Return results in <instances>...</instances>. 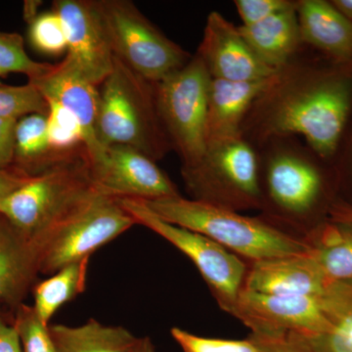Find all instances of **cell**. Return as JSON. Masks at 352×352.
<instances>
[{
	"label": "cell",
	"mask_w": 352,
	"mask_h": 352,
	"mask_svg": "<svg viewBox=\"0 0 352 352\" xmlns=\"http://www.w3.org/2000/svg\"><path fill=\"white\" fill-rule=\"evenodd\" d=\"M312 51L278 69L245 117L241 135L252 145L302 136L333 164L352 120V62Z\"/></svg>",
	"instance_id": "obj_1"
},
{
	"label": "cell",
	"mask_w": 352,
	"mask_h": 352,
	"mask_svg": "<svg viewBox=\"0 0 352 352\" xmlns=\"http://www.w3.org/2000/svg\"><path fill=\"white\" fill-rule=\"evenodd\" d=\"M265 144L271 145L267 154L259 157L263 217L303 238L329 219L339 199L335 168L308 147L298 149L281 139Z\"/></svg>",
	"instance_id": "obj_2"
},
{
	"label": "cell",
	"mask_w": 352,
	"mask_h": 352,
	"mask_svg": "<svg viewBox=\"0 0 352 352\" xmlns=\"http://www.w3.org/2000/svg\"><path fill=\"white\" fill-rule=\"evenodd\" d=\"M144 203L162 219L201 234L250 263L307 252L303 238L264 217H245L182 195Z\"/></svg>",
	"instance_id": "obj_3"
},
{
	"label": "cell",
	"mask_w": 352,
	"mask_h": 352,
	"mask_svg": "<svg viewBox=\"0 0 352 352\" xmlns=\"http://www.w3.org/2000/svg\"><path fill=\"white\" fill-rule=\"evenodd\" d=\"M98 192L82 146L2 199L0 217L34 243Z\"/></svg>",
	"instance_id": "obj_4"
},
{
	"label": "cell",
	"mask_w": 352,
	"mask_h": 352,
	"mask_svg": "<svg viewBox=\"0 0 352 352\" xmlns=\"http://www.w3.org/2000/svg\"><path fill=\"white\" fill-rule=\"evenodd\" d=\"M96 133L105 149L129 146L155 162L173 149L157 110L156 83L115 56L112 73L99 88Z\"/></svg>",
	"instance_id": "obj_5"
},
{
	"label": "cell",
	"mask_w": 352,
	"mask_h": 352,
	"mask_svg": "<svg viewBox=\"0 0 352 352\" xmlns=\"http://www.w3.org/2000/svg\"><path fill=\"white\" fill-rule=\"evenodd\" d=\"M182 173L192 200L237 212L263 210L259 156L242 135L210 141L200 161Z\"/></svg>",
	"instance_id": "obj_6"
},
{
	"label": "cell",
	"mask_w": 352,
	"mask_h": 352,
	"mask_svg": "<svg viewBox=\"0 0 352 352\" xmlns=\"http://www.w3.org/2000/svg\"><path fill=\"white\" fill-rule=\"evenodd\" d=\"M135 224L118 199L98 192L34 243L39 273L52 275L69 263L90 258Z\"/></svg>",
	"instance_id": "obj_7"
},
{
	"label": "cell",
	"mask_w": 352,
	"mask_h": 352,
	"mask_svg": "<svg viewBox=\"0 0 352 352\" xmlns=\"http://www.w3.org/2000/svg\"><path fill=\"white\" fill-rule=\"evenodd\" d=\"M113 56L153 83L183 68L191 55L160 31L129 0H97Z\"/></svg>",
	"instance_id": "obj_8"
},
{
	"label": "cell",
	"mask_w": 352,
	"mask_h": 352,
	"mask_svg": "<svg viewBox=\"0 0 352 352\" xmlns=\"http://www.w3.org/2000/svg\"><path fill=\"white\" fill-rule=\"evenodd\" d=\"M212 76L198 55L156 83L157 110L182 168L200 161L207 148L208 92Z\"/></svg>",
	"instance_id": "obj_9"
},
{
	"label": "cell",
	"mask_w": 352,
	"mask_h": 352,
	"mask_svg": "<svg viewBox=\"0 0 352 352\" xmlns=\"http://www.w3.org/2000/svg\"><path fill=\"white\" fill-rule=\"evenodd\" d=\"M118 200L136 223L150 229L183 252L196 266L219 307L232 314L247 274L248 264L242 258L201 234L162 219L144 201Z\"/></svg>",
	"instance_id": "obj_10"
},
{
	"label": "cell",
	"mask_w": 352,
	"mask_h": 352,
	"mask_svg": "<svg viewBox=\"0 0 352 352\" xmlns=\"http://www.w3.org/2000/svg\"><path fill=\"white\" fill-rule=\"evenodd\" d=\"M231 315L261 337H314L327 327L324 296H272L243 289Z\"/></svg>",
	"instance_id": "obj_11"
},
{
	"label": "cell",
	"mask_w": 352,
	"mask_h": 352,
	"mask_svg": "<svg viewBox=\"0 0 352 352\" xmlns=\"http://www.w3.org/2000/svg\"><path fill=\"white\" fill-rule=\"evenodd\" d=\"M52 10L66 32L67 60L85 78L100 87L112 73L113 54L97 0H56Z\"/></svg>",
	"instance_id": "obj_12"
},
{
	"label": "cell",
	"mask_w": 352,
	"mask_h": 352,
	"mask_svg": "<svg viewBox=\"0 0 352 352\" xmlns=\"http://www.w3.org/2000/svg\"><path fill=\"white\" fill-rule=\"evenodd\" d=\"M91 173L99 191L112 198L148 201L180 196L154 160L129 146L108 147L105 162Z\"/></svg>",
	"instance_id": "obj_13"
},
{
	"label": "cell",
	"mask_w": 352,
	"mask_h": 352,
	"mask_svg": "<svg viewBox=\"0 0 352 352\" xmlns=\"http://www.w3.org/2000/svg\"><path fill=\"white\" fill-rule=\"evenodd\" d=\"M212 78L230 82L264 80L277 71L263 64L243 38L239 27L217 11L208 14L196 53Z\"/></svg>",
	"instance_id": "obj_14"
},
{
	"label": "cell",
	"mask_w": 352,
	"mask_h": 352,
	"mask_svg": "<svg viewBox=\"0 0 352 352\" xmlns=\"http://www.w3.org/2000/svg\"><path fill=\"white\" fill-rule=\"evenodd\" d=\"M45 99H53L73 113L82 132L83 146L89 157L91 170L99 168L106 159V150L97 138L99 90L88 82L65 58L45 75L30 80Z\"/></svg>",
	"instance_id": "obj_15"
},
{
	"label": "cell",
	"mask_w": 352,
	"mask_h": 352,
	"mask_svg": "<svg viewBox=\"0 0 352 352\" xmlns=\"http://www.w3.org/2000/svg\"><path fill=\"white\" fill-rule=\"evenodd\" d=\"M331 284L307 252L250 263L243 289L272 296H322Z\"/></svg>",
	"instance_id": "obj_16"
},
{
	"label": "cell",
	"mask_w": 352,
	"mask_h": 352,
	"mask_svg": "<svg viewBox=\"0 0 352 352\" xmlns=\"http://www.w3.org/2000/svg\"><path fill=\"white\" fill-rule=\"evenodd\" d=\"M303 45L337 62H352V22L328 0H298Z\"/></svg>",
	"instance_id": "obj_17"
},
{
	"label": "cell",
	"mask_w": 352,
	"mask_h": 352,
	"mask_svg": "<svg viewBox=\"0 0 352 352\" xmlns=\"http://www.w3.org/2000/svg\"><path fill=\"white\" fill-rule=\"evenodd\" d=\"M274 76L254 82L212 78L208 92L207 143L241 135L245 117Z\"/></svg>",
	"instance_id": "obj_18"
},
{
	"label": "cell",
	"mask_w": 352,
	"mask_h": 352,
	"mask_svg": "<svg viewBox=\"0 0 352 352\" xmlns=\"http://www.w3.org/2000/svg\"><path fill=\"white\" fill-rule=\"evenodd\" d=\"M38 273L36 245L0 217V302L17 310Z\"/></svg>",
	"instance_id": "obj_19"
},
{
	"label": "cell",
	"mask_w": 352,
	"mask_h": 352,
	"mask_svg": "<svg viewBox=\"0 0 352 352\" xmlns=\"http://www.w3.org/2000/svg\"><path fill=\"white\" fill-rule=\"evenodd\" d=\"M239 30L258 59L275 71L288 65L303 46L296 8Z\"/></svg>",
	"instance_id": "obj_20"
},
{
	"label": "cell",
	"mask_w": 352,
	"mask_h": 352,
	"mask_svg": "<svg viewBox=\"0 0 352 352\" xmlns=\"http://www.w3.org/2000/svg\"><path fill=\"white\" fill-rule=\"evenodd\" d=\"M307 254L332 283H352V222L329 219L303 236Z\"/></svg>",
	"instance_id": "obj_21"
},
{
	"label": "cell",
	"mask_w": 352,
	"mask_h": 352,
	"mask_svg": "<svg viewBox=\"0 0 352 352\" xmlns=\"http://www.w3.org/2000/svg\"><path fill=\"white\" fill-rule=\"evenodd\" d=\"M50 331L56 352H131L138 340L122 326L95 319L76 327L54 324Z\"/></svg>",
	"instance_id": "obj_22"
},
{
	"label": "cell",
	"mask_w": 352,
	"mask_h": 352,
	"mask_svg": "<svg viewBox=\"0 0 352 352\" xmlns=\"http://www.w3.org/2000/svg\"><path fill=\"white\" fill-rule=\"evenodd\" d=\"M324 309L327 327L323 333L296 337L311 352H352V283L331 284L324 295Z\"/></svg>",
	"instance_id": "obj_23"
},
{
	"label": "cell",
	"mask_w": 352,
	"mask_h": 352,
	"mask_svg": "<svg viewBox=\"0 0 352 352\" xmlns=\"http://www.w3.org/2000/svg\"><path fill=\"white\" fill-rule=\"evenodd\" d=\"M90 258L69 263L34 288V308L39 320L50 326L53 315L87 289Z\"/></svg>",
	"instance_id": "obj_24"
},
{
	"label": "cell",
	"mask_w": 352,
	"mask_h": 352,
	"mask_svg": "<svg viewBox=\"0 0 352 352\" xmlns=\"http://www.w3.org/2000/svg\"><path fill=\"white\" fill-rule=\"evenodd\" d=\"M69 153L59 154L51 149L48 139L47 115L32 113L17 120L14 160L16 168L34 176Z\"/></svg>",
	"instance_id": "obj_25"
},
{
	"label": "cell",
	"mask_w": 352,
	"mask_h": 352,
	"mask_svg": "<svg viewBox=\"0 0 352 352\" xmlns=\"http://www.w3.org/2000/svg\"><path fill=\"white\" fill-rule=\"evenodd\" d=\"M54 65L32 60L25 50L24 38L16 32H0V76L23 74L30 80L45 75Z\"/></svg>",
	"instance_id": "obj_26"
},
{
	"label": "cell",
	"mask_w": 352,
	"mask_h": 352,
	"mask_svg": "<svg viewBox=\"0 0 352 352\" xmlns=\"http://www.w3.org/2000/svg\"><path fill=\"white\" fill-rule=\"evenodd\" d=\"M48 104L47 131L53 151L69 153L82 147V129L73 113L53 99H45Z\"/></svg>",
	"instance_id": "obj_27"
},
{
	"label": "cell",
	"mask_w": 352,
	"mask_h": 352,
	"mask_svg": "<svg viewBox=\"0 0 352 352\" xmlns=\"http://www.w3.org/2000/svg\"><path fill=\"white\" fill-rule=\"evenodd\" d=\"M47 113V102L32 83L21 87L0 85V119L19 120L32 113Z\"/></svg>",
	"instance_id": "obj_28"
},
{
	"label": "cell",
	"mask_w": 352,
	"mask_h": 352,
	"mask_svg": "<svg viewBox=\"0 0 352 352\" xmlns=\"http://www.w3.org/2000/svg\"><path fill=\"white\" fill-rule=\"evenodd\" d=\"M29 39L32 47L44 54L58 55L68 50L63 22L54 10L38 13L29 21Z\"/></svg>",
	"instance_id": "obj_29"
},
{
	"label": "cell",
	"mask_w": 352,
	"mask_h": 352,
	"mask_svg": "<svg viewBox=\"0 0 352 352\" xmlns=\"http://www.w3.org/2000/svg\"><path fill=\"white\" fill-rule=\"evenodd\" d=\"M13 324L19 333L23 352H56L50 326L39 320L32 307L21 305Z\"/></svg>",
	"instance_id": "obj_30"
},
{
	"label": "cell",
	"mask_w": 352,
	"mask_h": 352,
	"mask_svg": "<svg viewBox=\"0 0 352 352\" xmlns=\"http://www.w3.org/2000/svg\"><path fill=\"white\" fill-rule=\"evenodd\" d=\"M170 335L184 352H259L258 342L251 336L247 340L200 337L182 328H171Z\"/></svg>",
	"instance_id": "obj_31"
},
{
	"label": "cell",
	"mask_w": 352,
	"mask_h": 352,
	"mask_svg": "<svg viewBox=\"0 0 352 352\" xmlns=\"http://www.w3.org/2000/svg\"><path fill=\"white\" fill-rule=\"evenodd\" d=\"M242 25L256 24L277 14L296 8L298 1L293 0H236L234 1Z\"/></svg>",
	"instance_id": "obj_32"
},
{
	"label": "cell",
	"mask_w": 352,
	"mask_h": 352,
	"mask_svg": "<svg viewBox=\"0 0 352 352\" xmlns=\"http://www.w3.org/2000/svg\"><path fill=\"white\" fill-rule=\"evenodd\" d=\"M339 199L352 207V120L333 161Z\"/></svg>",
	"instance_id": "obj_33"
},
{
	"label": "cell",
	"mask_w": 352,
	"mask_h": 352,
	"mask_svg": "<svg viewBox=\"0 0 352 352\" xmlns=\"http://www.w3.org/2000/svg\"><path fill=\"white\" fill-rule=\"evenodd\" d=\"M16 119H0V170L12 168L15 160Z\"/></svg>",
	"instance_id": "obj_34"
},
{
	"label": "cell",
	"mask_w": 352,
	"mask_h": 352,
	"mask_svg": "<svg viewBox=\"0 0 352 352\" xmlns=\"http://www.w3.org/2000/svg\"><path fill=\"white\" fill-rule=\"evenodd\" d=\"M251 337L258 342L259 352H311L296 336L267 338L251 335Z\"/></svg>",
	"instance_id": "obj_35"
},
{
	"label": "cell",
	"mask_w": 352,
	"mask_h": 352,
	"mask_svg": "<svg viewBox=\"0 0 352 352\" xmlns=\"http://www.w3.org/2000/svg\"><path fill=\"white\" fill-rule=\"evenodd\" d=\"M31 177L32 175L16 166L0 170V201L25 184Z\"/></svg>",
	"instance_id": "obj_36"
},
{
	"label": "cell",
	"mask_w": 352,
	"mask_h": 352,
	"mask_svg": "<svg viewBox=\"0 0 352 352\" xmlns=\"http://www.w3.org/2000/svg\"><path fill=\"white\" fill-rule=\"evenodd\" d=\"M0 352H23L19 333L15 325H10L0 311Z\"/></svg>",
	"instance_id": "obj_37"
},
{
	"label": "cell",
	"mask_w": 352,
	"mask_h": 352,
	"mask_svg": "<svg viewBox=\"0 0 352 352\" xmlns=\"http://www.w3.org/2000/svg\"><path fill=\"white\" fill-rule=\"evenodd\" d=\"M333 220H340V221L352 222V207L347 205L346 203L338 199L333 203L332 208L330 210V217Z\"/></svg>",
	"instance_id": "obj_38"
},
{
	"label": "cell",
	"mask_w": 352,
	"mask_h": 352,
	"mask_svg": "<svg viewBox=\"0 0 352 352\" xmlns=\"http://www.w3.org/2000/svg\"><path fill=\"white\" fill-rule=\"evenodd\" d=\"M333 6L352 22V0H331Z\"/></svg>",
	"instance_id": "obj_39"
},
{
	"label": "cell",
	"mask_w": 352,
	"mask_h": 352,
	"mask_svg": "<svg viewBox=\"0 0 352 352\" xmlns=\"http://www.w3.org/2000/svg\"><path fill=\"white\" fill-rule=\"evenodd\" d=\"M131 352H156L154 344L150 338H138V342Z\"/></svg>",
	"instance_id": "obj_40"
},
{
	"label": "cell",
	"mask_w": 352,
	"mask_h": 352,
	"mask_svg": "<svg viewBox=\"0 0 352 352\" xmlns=\"http://www.w3.org/2000/svg\"><path fill=\"white\" fill-rule=\"evenodd\" d=\"M0 85H2L1 80H0Z\"/></svg>",
	"instance_id": "obj_41"
}]
</instances>
